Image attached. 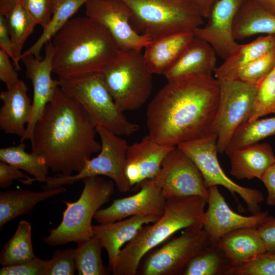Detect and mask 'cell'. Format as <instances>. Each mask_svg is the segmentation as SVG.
<instances>
[{
  "instance_id": "cell-1",
  "label": "cell",
  "mask_w": 275,
  "mask_h": 275,
  "mask_svg": "<svg viewBox=\"0 0 275 275\" xmlns=\"http://www.w3.org/2000/svg\"><path fill=\"white\" fill-rule=\"evenodd\" d=\"M219 80L199 74L168 81L149 104L148 135L176 147L211 133L219 103Z\"/></svg>"
},
{
  "instance_id": "cell-2",
  "label": "cell",
  "mask_w": 275,
  "mask_h": 275,
  "mask_svg": "<svg viewBox=\"0 0 275 275\" xmlns=\"http://www.w3.org/2000/svg\"><path fill=\"white\" fill-rule=\"evenodd\" d=\"M97 134L96 125L84 107L59 87L30 141L32 151L43 156L52 172L70 176L100 151Z\"/></svg>"
},
{
  "instance_id": "cell-3",
  "label": "cell",
  "mask_w": 275,
  "mask_h": 275,
  "mask_svg": "<svg viewBox=\"0 0 275 275\" xmlns=\"http://www.w3.org/2000/svg\"><path fill=\"white\" fill-rule=\"evenodd\" d=\"M51 41L59 79L101 73L122 52L106 28L87 16L71 18Z\"/></svg>"
},
{
  "instance_id": "cell-4",
  "label": "cell",
  "mask_w": 275,
  "mask_h": 275,
  "mask_svg": "<svg viewBox=\"0 0 275 275\" xmlns=\"http://www.w3.org/2000/svg\"><path fill=\"white\" fill-rule=\"evenodd\" d=\"M207 203V198L199 196L167 199L161 216L143 226L122 249L112 268L113 274H137L143 257L176 232L188 228H203Z\"/></svg>"
},
{
  "instance_id": "cell-5",
  "label": "cell",
  "mask_w": 275,
  "mask_h": 275,
  "mask_svg": "<svg viewBox=\"0 0 275 275\" xmlns=\"http://www.w3.org/2000/svg\"><path fill=\"white\" fill-rule=\"evenodd\" d=\"M129 9L131 23L152 40L168 35L193 32L204 24L193 0H118Z\"/></svg>"
},
{
  "instance_id": "cell-6",
  "label": "cell",
  "mask_w": 275,
  "mask_h": 275,
  "mask_svg": "<svg viewBox=\"0 0 275 275\" xmlns=\"http://www.w3.org/2000/svg\"><path fill=\"white\" fill-rule=\"evenodd\" d=\"M84 185L78 199L74 202L63 201L66 208L59 226L52 228L43 241L51 246L69 242L79 243L93 235L92 219L101 206L107 203L115 191V183L101 176L83 179Z\"/></svg>"
},
{
  "instance_id": "cell-7",
  "label": "cell",
  "mask_w": 275,
  "mask_h": 275,
  "mask_svg": "<svg viewBox=\"0 0 275 275\" xmlns=\"http://www.w3.org/2000/svg\"><path fill=\"white\" fill-rule=\"evenodd\" d=\"M60 87L77 100L97 126L120 136H130L139 130L129 121L107 89L101 73L59 79Z\"/></svg>"
},
{
  "instance_id": "cell-8",
  "label": "cell",
  "mask_w": 275,
  "mask_h": 275,
  "mask_svg": "<svg viewBox=\"0 0 275 275\" xmlns=\"http://www.w3.org/2000/svg\"><path fill=\"white\" fill-rule=\"evenodd\" d=\"M101 74L107 89L123 112L138 109L151 94L153 74L140 51L122 50Z\"/></svg>"
},
{
  "instance_id": "cell-9",
  "label": "cell",
  "mask_w": 275,
  "mask_h": 275,
  "mask_svg": "<svg viewBox=\"0 0 275 275\" xmlns=\"http://www.w3.org/2000/svg\"><path fill=\"white\" fill-rule=\"evenodd\" d=\"M96 129L101 145L98 155L88 160L84 168L75 175L48 176L42 189L73 185L86 177L94 176L108 177L121 193H127L131 189L132 186L125 173L129 146L127 141L102 126H97Z\"/></svg>"
},
{
  "instance_id": "cell-10",
  "label": "cell",
  "mask_w": 275,
  "mask_h": 275,
  "mask_svg": "<svg viewBox=\"0 0 275 275\" xmlns=\"http://www.w3.org/2000/svg\"><path fill=\"white\" fill-rule=\"evenodd\" d=\"M211 243L203 228L184 229L180 236L171 237L148 252L141 260L137 274H182L189 261Z\"/></svg>"
},
{
  "instance_id": "cell-11",
  "label": "cell",
  "mask_w": 275,
  "mask_h": 275,
  "mask_svg": "<svg viewBox=\"0 0 275 275\" xmlns=\"http://www.w3.org/2000/svg\"><path fill=\"white\" fill-rule=\"evenodd\" d=\"M217 79L219 99L211 133L217 136L218 153H223L237 129L249 121L259 85L237 79Z\"/></svg>"
},
{
  "instance_id": "cell-12",
  "label": "cell",
  "mask_w": 275,
  "mask_h": 275,
  "mask_svg": "<svg viewBox=\"0 0 275 275\" xmlns=\"http://www.w3.org/2000/svg\"><path fill=\"white\" fill-rule=\"evenodd\" d=\"M217 136L213 133L182 143L177 147L194 162L203 176L206 188L221 185L225 187L237 201L236 194L242 199L252 214L260 211L264 201L262 193L254 188L242 186L232 180L225 173L218 162Z\"/></svg>"
},
{
  "instance_id": "cell-13",
  "label": "cell",
  "mask_w": 275,
  "mask_h": 275,
  "mask_svg": "<svg viewBox=\"0 0 275 275\" xmlns=\"http://www.w3.org/2000/svg\"><path fill=\"white\" fill-rule=\"evenodd\" d=\"M154 178L167 199L194 196L208 199V189L201 172L192 159L177 146L164 158Z\"/></svg>"
},
{
  "instance_id": "cell-14",
  "label": "cell",
  "mask_w": 275,
  "mask_h": 275,
  "mask_svg": "<svg viewBox=\"0 0 275 275\" xmlns=\"http://www.w3.org/2000/svg\"><path fill=\"white\" fill-rule=\"evenodd\" d=\"M85 7L86 16L105 28L121 50L141 51L152 42L134 29L130 12L122 2L89 0Z\"/></svg>"
},
{
  "instance_id": "cell-15",
  "label": "cell",
  "mask_w": 275,
  "mask_h": 275,
  "mask_svg": "<svg viewBox=\"0 0 275 275\" xmlns=\"http://www.w3.org/2000/svg\"><path fill=\"white\" fill-rule=\"evenodd\" d=\"M54 47L51 41L45 45V56L41 60L32 54L21 56L25 68V76L32 82L33 89L32 111L24 135L20 142L30 140L35 125L42 115L47 104L53 99L60 80L52 78Z\"/></svg>"
},
{
  "instance_id": "cell-16",
  "label": "cell",
  "mask_w": 275,
  "mask_h": 275,
  "mask_svg": "<svg viewBox=\"0 0 275 275\" xmlns=\"http://www.w3.org/2000/svg\"><path fill=\"white\" fill-rule=\"evenodd\" d=\"M136 194L115 200L108 207L98 210L94 219L99 224L114 222L133 216H161L167 198L154 178L141 182Z\"/></svg>"
},
{
  "instance_id": "cell-17",
  "label": "cell",
  "mask_w": 275,
  "mask_h": 275,
  "mask_svg": "<svg viewBox=\"0 0 275 275\" xmlns=\"http://www.w3.org/2000/svg\"><path fill=\"white\" fill-rule=\"evenodd\" d=\"M208 209L205 212L203 229L212 243L234 230L243 228H258L269 215L268 211H259L244 216L233 211L220 193L217 186L208 188Z\"/></svg>"
},
{
  "instance_id": "cell-18",
  "label": "cell",
  "mask_w": 275,
  "mask_h": 275,
  "mask_svg": "<svg viewBox=\"0 0 275 275\" xmlns=\"http://www.w3.org/2000/svg\"><path fill=\"white\" fill-rule=\"evenodd\" d=\"M241 0H217L207 17L208 21L193 33L208 42L217 56L228 58L238 44L233 37V25Z\"/></svg>"
},
{
  "instance_id": "cell-19",
  "label": "cell",
  "mask_w": 275,
  "mask_h": 275,
  "mask_svg": "<svg viewBox=\"0 0 275 275\" xmlns=\"http://www.w3.org/2000/svg\"><path fill=\"white\" fill-rule=\"evenodd\" d=\"M174 147L158 143L148 134L129 145L125 173L131 186L155 177L164 158Z\"/></svg>"
},
{
  "instance_id": "cell-20",
  "label": "cell",
  "mask_w": 275,
  "mask_h": 275,
  "mask_svg": "<svg viewBox=\"0 0 275 275\" xmlns=\"http://www.w3.org/2000/svg\"><path fill=\"white\" fill-rule=\"evenodd\" d=\"M161 216H133L112 223L93 226V235L107 252L112 270L123 246L130 241L144 225L154 223Z\"/></svg>"
},
{
  "instance_id": "cell-21",
  "label": "cell",
  "mask_w": 275,
  "mask_h": 275,
  "mask_svg": "<svg viewBox=\"0 0 275 275\" xmlns=\"http://www.w3.org/2000/svg\"><path fill=\"white\" fill-rule=\"evenodd\" d=\"M28 93V87L21 79L12 88L0 93L3 102L0 108V129L20 139L25 133L32 114V102Z\"/></svg>"
},
{
  "instance_id": "cell-22",
  "label": "cell",
  "mask_w": 275,
  "mask_h": 275,
  "mask_svg": "<svg viewBox=\"0 0 275 275\" xmlns=\"http://www.w3.org/2000/svg\"><path fill=\"white\" fill-rule=\"evenodd\" d=\"M216 57L208 42L195 35L163 75L169 81L195 75H212L217 67Z\"/></svg>"
},
{
  "instance_id": "cell-23",
  "label": "cell",
  "mask_w": 275,
  "mask_h": 275,
  "mask_svg": "<svg viewBox=\"0 0 275 275\" xmlns=\"http://www.w3.org/2000/svg\"><path fill=\"white\" fill-rule=\"evenodd\" d=\"M230 174L239 180L258 178L275 163V155L267 143H255L234 151L229 156Z\"/></svg>"
},
{
  "instance_id": "cell-24",
  "label": "cell",
  "mask_w": 275,
  "mask_h": 275,
  "mask_svg": "<svg viewBox=\"0 0 275 275\" xmlns=\"http://www.w3.org/2000/svg\"><path fill=\"white\" fill-rule=\"evenodd\" d=\"M195 35L185 32L164 36L152 42L143 53L145 64L153 74H163L178 59Z\"/></svg>"
},
{
  "instance_id": "cell-25",
  "label": "cell",
  "mask_w": 275,
  "mask_h": 275,
  "mask_svg": "<svg viewBox=\"0 0 275 275\" xmlns=\"http://www.w3.org/2000/svg\"><path fill=\"white\" fill-rule=\"evenodd\" d=\"M216 243L233 267L244 265L267 252L257 228L234 230L222 237Z\"/></svg>"
},
{
  "instance_id": "cell-26",
  "label": "cell",
  "mask_w": 275,
  "mask_h": 275,
  "mask_svg": "<svg viewBox=\"0 0 275 275\" xmlns=\"http://www.w3.org/2000/svg\"><path fill=\"white\" fill-rule=\"evenodd\" d=\"M63 186L36 191L16 189L0 193V227L21 215L30 213L39 202L64 193Z\"/></svg>"
},
{
  "instance_id": "cell-27",
  "label": "cell",
  "mask_w": 275,
  "mask_h": 275,
  "mask_svg": "<svg viewBox=\"0 0 275 275\" xmlns=\"http://www.w3.org/2000/svg\"><path fill=\"white\" fill-rule=\"evenodd\" d=\"M275 47V35L260 36L253 41L239 44L235 50L216 67L217 79H232L242 67L266 53Z\"/></svg>"
},
{
  "instance_id": "cell-28",
  "label": "cell",
  "mask_w": 275,
  "mask_h": 275,
  "mask_svg": "<svg viewBox=\"0 0 275 275\" xmlns=\"http://www.w3.org/2000/svg\"><path fill=\"white\" fill-rule=\"evenodd\" d=\"M257 34L275 35V14L258 4L238 9L233 25L235 40Z\"/></svg>"
},
{
  "instance_id": "cell-29",
  "label": "cell",
  "mask_w": 275,
  "mask_h": 275,
  "mask_svg": "<svg viewBox=\"0 0 275 275\" xmlns=\"http://www.w3.org/2000/svg\"><path fill=\"white\" fill-rule=\"evenodd\" d=\"M89 0H56L53 12L38 40L21 56L32 54L40 59V52L46 44L63 28L77 11Z\"/></svg>"
},
{
  "instance_id": "cell-30",
  "label": "cell",
  "mask_w": 275,
  "mask_h": 275,
  "mask_svg": "<svg viewBox=\"0 0 275 275\" xmlns=\"http://www.w3.org/2000/svg\"><path fill=\"white\" fill-rule=\"evenodd\" d=\"M0 160L27 172L41 182L44 183L48 176L49 168L45 158L33 151L27 152L23 142L1 148Z\"/></svg>"
},
{
  "instance_id": "cell-31",
  "label": "cell",
  "mask_w": 275,
  "mask_h": 275,
  "mask_svg": "<svg viewBox=\"0 0 275 275\" xmlns=\"http://www.w3.org/2000/svg\"><path fill=\"white\" fill-rule=\"evenodd\" d=\"M230 261L216 243H211L188 263L182 275H229Z\"/></svg>"
},
{
  "instance_id": "cell-32",
  "label": "cell",
  "mask_w": 275,
  "mask_h": 275,
  "mask_svg": "<svg viewBox=\"0 0 275 275\" xmlns=\"http://www.w3.org/2000/svg\"><path fill=\"white\" fill-rule=\"evenodd\" d=\"M31 224L22 219L13 236L3 246L0 254L2 266L14 265L34 258Z\"/></svg>"
},
{
  "instance_id": "cell-33",
  "label": "cell",
  "mask_w": 275,
  "mask_h": 275,
  "mask_svg": "<svg viewBox=\"0 0 275 275\" xmlns=\"http://www.w3.org/2000/svg\"><path fill=\"white\" fill-rule=\"evenodd\" d=\"M8 31L13 43L16 60L15 67L20 70L19 62L24 44L33 33L37 24L35 20L24 8L20 0L5 15Z\"/></svg>"
},
{
  "instance_id": "cell-34",
  "label": "cell",
  "mask_w": 275,
  "mask_h": 275,
  "mask_svg": "<svg viewBox=\"0 0 275 275\" xmlns=\"http://www.w3.org/2000/svg\"><path fill=\"white\" fill-rule=\"evenodd\" d=\"M275 135V117L248 121L236 130L225 153L229 157L235 150Z\"/></svg>"
},
{
  "instance_id": "cell-35",
  "label": "cell",
  "mask_w": 275,
  "mask_h": 275,
  "mask_svg": "<svg viewBox=\"0 0 275 275\" xmlns=\"http://www.w3.org/2000/svg\"><path fill=\"white\" fill-rule=\"evenodd\" d=\"M76 251V270L79 275H106L109 268L105 267L101 258L103 248L97 237L77 243Z\"/></svg>"
},
{
  "instance_id": "cell-36",
  "label": "cell",
  "mask_w": 275,
  "mask_h": 275,
  "mask_svg": "<svg viewBox=\"0 0 275 275\" xmlns=\"http://www.w3.org/2000/svg\"><path fill=\"white\" fill-rule=\"evenodd\" d=\"M275 114V67L259 85L248 121Z\"/></svg>"
},
{
  "instance_id": "cell-37",
  "label": "cell",
  "mask_w": 275,
  "mask_h": 275,
  "mask_svg": "<svg viewBox=\"0 0 275 275\" xmlns=\"http://www.w3.org/2000/svg\"><path fill=\"white\" fill-rule=\"evenodd\" d=\"M275 67V47L241 68L232 79L259 85Z\"/></svg>"
},
{
  "instance_id": "cell-38",
  "label": "cell",
  "mask_w": 275,
  "mask_h": 275,
  "mask_svg": "<svg viewBox=\"0 0 275 275\" xmlns=\"http://www.w3.org/2000/svg\"><path fill=\"white\" fill-rule=\"evenodd\" d=\"M229 275H275V253L266 252L244 265L232 267Z\"/></svg>"
},
{
  "instance_id": "cell-39",
  "label": "cell",
  "mask_w": 275,
  "mask_h": 275,
  "mask_svg": "<svg viewBox=\"0 0 275 275\" xmlns=\"http://www.w3.org/2000/svg\"><path fill=\"white\" fill-rule=\"evenodd\" d=\"M76 270L75 249H66L54 252L46 275H73Z\"/></svg>"
},
{
  "instance_id": "cell-40",
  "label": "cell",
  "mask_w": 275,
  "mask_h": 275,
  "mask_svg": "<svg viewBox=\"0 0 275 275\" xmlns=\"http://www.w3.org/2000/svg\"><path fill=\"white\" fill-rule=\"evenodd\" d=\"M20 3L43 29L52 16L56 0H20Z\"/></svg>"
},
{
  "instance_id": "cell-41",
  "label": "cell",
  "mask_w": 275,
  "mask_h": 275,
  "mask_svg": "<svg viewBox=\"0 0 275 275\" xmlns=\"http://www.w3.org/2000/svg\"><path fill=\"white\" fill-rule=\"evenodd\" d=\"M49 260L35 257L25 262L10 266H2L1 275H46Z\"/></svg>"
},
{
  "instance_id": "cell-42",
  "label": "cell",
  "mask_w": 275,
  "mask_h": 275,
  "mask_svg": "<svg viewBox=\"0 0 275 275\" xmlns=\"http://www.w3.org/2000/svg\"><path fill=\"white\" fill-rule=\"evenodd\" d=\"M14 180L25 185H31L36 181L33 177L24 173L21 170L3 161L0 162V187L8 188Z\"/></svg>"
},
{
  "instance_id": "cell-43",
  "label": "cell",
  "mask_w": 275,
  "mask_h": 275,
  "mask_svg": "<svg viewBox=\"0 0 275 275\" xmlns=\"http://www.w3.org/2000/svg\"><path fill=\"white\" fill-rule=\"evenodd\" d=\"M10 59L6 52L0 49V80L6 85L7 89L12 88L20 80L17 70Z\"/></svg>"
},
{
  "instance_id": "cell-44",
  "label": "cell",
  "mask_w": 275,
  "mask_h": 275,
  "mask_svg": "<svg viewBox=\"0 0 275 275\" xmlns=\"http://www.w3.org/2000/svg\"><path fill=\"white\" fill-rule=\"evenodd\" d=\"M257 230L266 252L275 253V217L268 215Z\"/></svg>"
},
{
  "instance_id": "cell-45",
  "label": "cell",
  "mask_w": 275,
  "mask_h": 275,
  "mask_svg": "<svg viewBox=\"0 0 275 275\" xmlns=\"http://www.w3.org/2000/svg\"><path fill=\"white\" fill-rule=\"evenodd\" d=\"M0 48L6 52L13 62L14 66L16 60L13 43L8 31L5 17L0 14Z\"/></svg>"
},
{
  "instance_id": "cell-46",
  "label": "cell",
  "mask_w": 275,
  "mask_h": 275,
  "mask_svg": "<svg viewBox=\"0 0 275 275\" xmlns=\"http://www.w3.org/2000/svg\"><path fill=\"white\" fill-rule=\"evenodd\" d=\"M261 180L265 186L267 195L266 202L268 206L275 205V163L265 172Z\"/></svg>"
},
{
  "instance_id": "cell-47",
  "label": "cell",
  "mask_w": 275,
  "mask_h": 275,
  "mask_svg": "<svg viewBox=\"0 0 275 275\" xmlns=\"http://www.w3.org/2000/svg\"><path fill=\"white\" fill-rule=\"evenodd\" d=\"M19 0H0V14L5 15Z\"/></svg>"
},
{
  "instance_id": "cell-48",
  "label": "cell",
  "mask_w": 275,
  "mask_h": 275,
  "mask_svg": "<svg viewBox=\"0 0 275 275\" xmlns=\"http://www.w3.org/2000/svg\"><path fill=\"white\" fill-rule=\"evenodd\" d=\"M260 6L275 14V0H257Z\"/></svg>"
}]
</instances>
